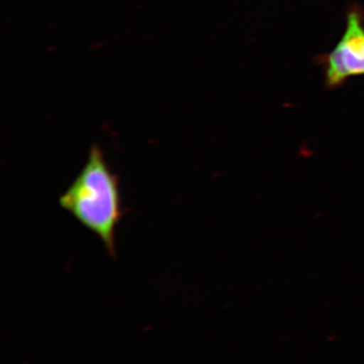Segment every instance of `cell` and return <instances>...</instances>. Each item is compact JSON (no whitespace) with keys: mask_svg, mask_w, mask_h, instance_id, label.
Masks as SVG:
<instances>
[{"mask_svg":"<svg viewBox=\"0 0 364 364\" xmlns=\"http://www.w3.org/2000/svg\"><path fill=\"white\" fill-rule=\"evenodd\" d=\"M59 205L97 235L109 255L116 257V230L123 217L121 182L100 146L90 148L87 161L60 196Z\"/></svg>","mask_w":364,"mask_h":364,"instance_id":"1","label":"cell"},{"mask_svg":"<svg viewBox=\"0 0 364 364\" xmlns=\"http://www.w3.org/2000/svg\"><path fill=\"white\" fill-rule=\"evenodd\" d=\"M328 90L341 87L348 79L364 76V9L358 4L347 9L341 39L329 53L318 56Z\"/></svg>","mask_w":364,"mask_h":364,"instance_id":"2","label":"cell"}]
</instances>
